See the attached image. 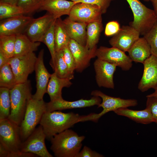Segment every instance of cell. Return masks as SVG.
I'll return each mask as SVG.
<instances>
[{
  "instance_id": "obj_1",
  "label": "cell",
  "mask_w": 157,
  "mask_h": 157,
  "mask_svg": "<svg viewBox=\"0 0 157 157\" xmlns=\"http://www.w3.org/2000/svg\"><path fill=\"white\" fill-rule=\"evenodd\" d=\"M81 117L72 112L46 111L43 114L40 124L42 127L46 138L50 139L56 134L81 122Z\"/></svg>"
},
{
  "instance_id": "obj_2",
  "label": "cell",
  "mask_w": 157,
  "mask_h": 157,
  "mask_svg": "<svg viewBox=\"0 0 157 157\" xmlns=\"http://www.w3.org/2000/svg\"><path fill=\"white\" fill-rule=\"evenodd\" d=\"M85 138L68 129L51 138L50 149L56 157H76Z\"/></svg>"
},
{
  "instance_id": "obj_3",
  "label": "cell",
  "mask_w": 157,
  "mask_h": 157,
  "mask_svg": "<svg viewBox=\"0 0 157 157\" xmlns=\"http://www.w3.org/2000/svg\"><path fill=\"white\" fill-rule=\"evenodd\" d=\"M11 110L8 119L19 126L23 120L28 100L32 97L30 81L18 83L10 90Z\"/></svg>"
},
{
  "instance_id": "obj_4",
  "label": "cell",
  "mask_w": 157,
  "mask_h": 157,
  "mask_svg": "<svg viewBox=\"0 0 157 157\" xmlns=\"http://www.w3.org/2000/svg\"><path fill=\"white\" fill-rule=\"evenodd\" d=\"M46 111V103L43 100H37L32 97L28 100L23 119L19 126L22 142L25 140L35 129Z\"/></svg>"
},
{
  "instance_id": "obj_5",
  "label": "cell",
  "mask_w": 157,
  "mask_h": 157,
  "mask_svg": "<svg viewBox=\"0 0 157 157\" xmlns=\"http://www.w3.org/2000/svg\"><path fill=\"white\" fill-rule=\"evenodd\" d=\"M133 15V20L129 25L144 35L157 22V17L154 10L147 7L139 0H126Z\"/></svg>"
},
{
  "instance_id": "obj_6",
  "label": "cell",
  "mask_w": 157,
  "mask_h": 157,
  "mask_svg": "<svg viewBox=\"0 0 157 157\" xmlns=\"http://www.w3.org/2000/svg\"><path fill=\"white\" fill-rule=\"evenodd\" d=\"M91 95L101 98L102 101L98 107H102L103 110L98 114L92 113L87 115H83L82 119V122L92 121L97 122L101 117L109 112H114L120 108L135 106L138 104V101L136 99H124L119 97H112L98 90L92 91Z\"/></svg>"
},
{
  "instance_id": "obj_7",
  "label": "cell",
  "mask_w": 157,
  "mask_h": 157,
  "mask_svg": "<svg viewBox=\"0 0 157 157\" xmlns=\"http://www.w3.org/2000/svg\"><path fill=\"white\" fill-rule=\"evenodd\" d=\"M19 126L8 118L0 120V146L10 152L21 151Z\"/></svg>"
},
{
  "instance_id": "obj_8",
  "label": "cell",
  "mask_w": 157,
  "mask_h": 157,
  "mask_svg": "<svg viewBox=\"0 0 157 157\" xmlns=\"http://www.w3.org/2000/svg\"><path fill=\"white\" fill-rule=\"evenodd\" d=\"M37 57L34 53L32 52L9 58L8 63L14 74L17 83L27 81L29 75L35 70Z\"/></svg>"
},
{
  "instance_id": "obj_9",
  "label": "cell",
  "mask_w": 157,
  "mask_h": 157,
  "mask_svg": "<svg viewBox=\"0 0 157 157\" xmlns=\"http://www.w3.org/2000/svg\"><path fill=\"white\" fill-rule=\"evenodd\" d=\"M46 135L42 126L36 128L30 135L21 144L22 152L30 153L41 157H52L49 152L45 144Z\"/></svg>"
},
{
  "instance_id": "obj_10",
  "label": "cell",
  "mask_w": 157,
  "mask_h": 157,
  "mask_svg": "<svg viewBox=\"0 0 157 157\" xmlns=\"http://www.w3.org/2000/svg\"><path fill=\"white\" fill-rule=\"evenodd\" d=\"M96 56L97 58L114 64L124 71H128L132 67V61L125 52L113 47L101 46L97 49Z\"/></svg>"
},
{
  "instance_id": "obj_11",
  "label": "cell",
  "mask_w": 157,
  "mask_h": 157,
  "mask_svg": "<svg viewBox=\"0 0 157 157\" xmlns=\"http://www.w3.org/2000/svg\"><path fill=\"white\" fill-rule=\"evenodd\" d=\"M102 12L97 5L80 3L75 4L72 8L68 17L75 22L88 24L102 20Z\"/></svg>"
},
{
  "instance_id": "obj_12",
  "label": "cell",
  "mask_w": 157,
  "mask_h": 157,
  "mask_svg": "<svg viewBox=\"0 0 157 157\" xmlns=\"http://www.w3.org/2000/svg\"><path fill=\"white\" fill-rule=\"evenodd\" d=\"M44 50L42 49L37 57L35 64L36 90L32 98L37 100H43L44 95L47 93L48 83L51 74L46 68L44 62Z\"/></svg>"
},
{
  "instance_id": "obj_13",
  "label": "cell",
  "mask_w": 157,
  "mask_h": 157,
  "mask_svg": "<svg viewBox=\"0 0 157 157\" xmlns=\"http://www.w3.org/2000/svg\"><path fill=\"white\" fill-rule=\"evenodd\" d=\"M139 32L132 26H123L119 31L109 40L112 47L125 52H128L134 43L140 38Z\"/></svg>"
},
{
  "instance_id": "obj_14",
  "label": "cell",
  "mask_w": 157,
  "mask_h": 157,
  "mask_svg": "<svg viewBox=\"0 0 157 157\" xmlns=\"http://www.w3.org/2000/svg\"><path fill=\"white\" fill-rule=\"evenodd\" d=\"M55 19L49 13L37 18H33L24 33L33 42H41L44 34Z\"/></svg>"
},
{
  "instance_id": "obj_15",
  "label": "cell",
  "mask_w": 157,
  "mask_h": 157,
  "mask_svg": "<svg viewBox=\"0 0 157 157\" xmlns=\"http://www.w3.org/2000/svg\"><path fill=\"white\" fill-rule=\"evenodd\" d=\"M94 65L98 85L114 89L113 75L117 66L98 58L94 61Z\"/></svg>"
},
{
  "instance_id": "obj_16",
  "label": "cell",
  "mask_w": 157,
  "mask_h": 157,
  "mask_svg": "<svg viewBox=\"0 0 157 157\" xmlns=\"http://www.w3.org/2000/svg\"><path fill=\"white\" fill-rule=\"evenodd\" d=\"M68 46L75 61V70L78 72H82L87 67L91 59L96 56L97 48L89 50L73 40L70 39Z\"/></svg>"
},
{
  "instance_id": "obj_17",
  "label": "cell",
  "mask_w": 157,
  "mask_h": 157,
  "mask_svg": "<svg viewBox=\"0 0 157 157\" xmlns=\"http://www.w3.org/2000/svg\"><path fill=\"white\" fill-rule=\"evenodd\" d=\"M143 64V73L138 88L143 92L157 88V58L151 55Z\"/></svg>"
},
{
  "instance_id": "obj_18",
  "label": "cell",
  "mask_w": 157,
  "mask_h": 157,
  "mask_svg": "<svg viewBox=\"0 0 157 157\" xmlns=\"http://www.w3.org/2000/svg\"><path fill=\"white\" fill-rule=\"evenodd\" d=\"M33 19L22 15L1 20L0 36L24 33Z\"/></svg>"
},
{
  "instance_id": "obj_19",
  "label": "cell",
  "mask_w": 157,
  "mask_h": 157,
  "mask_svg": "<svg viewBox=\"0 0 157 157\" xmlns=\"http://www.w3.org/2000/svg\"><path fill=\"white\" fill-rule=\"evenodd\" d=\"M101 102V98L96 96H93L89 99H81L74 101H66L62 98L46 103V111L85 108L94 105L98 106Z\"/></svg>"
},
{
  "instance_id": "obj_20",
  "label": "cell",
  "mask_w": 157,
  "mask_h": 157,
  "mask_svg": "<svg viewBox=\"0 0 157 157\" xmlns=\"http://www.w3.org/2000/svg\"><path fill=\"white\" fill-rule=\"evenodd\" d=\"M75 4L67 0H45L39 10L47 11L56 19L63 15H69Z\"/></svg>"
},
{
  "instance_id": "obj_21",
  "label": "cell",
  "mask_w": 157,
  "mask_h": 157,
  "mask_svg": "<svg viewBox=\"0 0 157 157\" xmlns=\"http://www.w3.org/2000/svg\"><path fill=\"white\" fill-rule=\"evenodd\" d=\"M63 22L70 38L85 46L88 24L73 21L68 17L63 20Z\"/></svg>"
},
{
  "instance_id": "obj_22",
  "label": "cell",
  "mask_w": 157,
  "mask_h": 157,
  "mask_svg": "<svg viewBox=\"0 0 157 157\" xmlns=\"http://www.w3.org/2000/svg\"><path fill=\"white\" fill-rule=\"evenodd\" d=\"M128 52L133 62L142 64L151 55L150 46L144 37L140 38Z\"/></svg>"
},
{
  "instance_id": "obj_23",
  "label": "cell",
  "mask_w": 157,
  "mask_h": 157,
  "mask_svg": "<svg viewBox=\"0 0 157 157\" xmlns=\"http://www.w3.org/2000/svg\"><path fill=\"white\" fill-rule=\"evenodd\" d=\"M70 80L68 78L58 77L54 72L51 74L47 91L49 96L50 101L63 98L62 89L64 87L68 88L71 85L72 83Z\"/></svg>"
},
{
  "instance_id": "obj_24",
  "label": "cell",
  "mask_w": 157,
  "mask_h": 157,
  "mask_svg": "<svg viewBox=\"0 0 157 157\" xmlns=\"http://www.w3.org/2000/svg\"><path fill=\"white\" fill-rule=\"evenodd\" d=\"M114 112L118 115L126 117L138 123L147 124L153 122L151 111L147 108L140 110H131L127 108H122Z\"/></svg>"
},
{
  "instance_id": "obj_25",
  "label": "cell",
  "mask_w": 157,
  "mask_h": 157,
  "mask_svg": "<svg viewBox=\"0 0 157 157\" xmlns=\"http://www.w3.org/2000/svg\"><path fill=\"white\" fill-rule=\"evenodd\" d=\"M40 45V42L32 41L24 33L17 34L16 35L13 57L34 52L37 50Z\"/></svg>"
},
{
  "instance_id": "obj_26",
  "label": "cell",
  "mask_w": 157,
  "mask_h": 157,
  "mask_svg": "<svg viewBox=\"0 0 157 157\" xmlns=\"http://www.w3.org/2000/svg\"><path fill=\"white\" fill-rule=\"evenodd\" d=\"M103 29L102 20L88 24L86 27V42L85 48L92 50L96 49V45Z\"/></svg>"
},
{
  "instance_id": "obj_27",
  "label": "cell",
  "mask_w": 157,
  "mask_h": 157,
  "mask_svg": "<svg viewBox=\"0 0 157 157\" xmlns=\"http://www.w3.org/2000/svg\"><path fill=\"white\" fill-rule=\"evenodd\" d=\"M55 50L58 51L68 46L71 39L60 18L56 19L54 25Z\"/></svg>"
},
{
  "instance_id": "obj_28",
  "label": "cell",
  "mask_w": 157,
  "mask_h": 157,
  "mask_svg": "<svg viewBox=\"0 0 157 157\" xmlns=\"http://www.w3.org/2000/svg\"><path fill=\"white\" fill-rule=\"evenodd\" d=\"M50 64L58 77L72 79L65 61L62 50L56 52L55 58L53 60H51Z\"/></svg>"
},
{
  "instance_id": "obj_29",
  "label": "cell",
  "mask_w": 157,
  "mask_h": 157,
  "mask_svg": "<svg viewBox=\"0 0 157 157\" xmlns=\"http://www.w3.org/2000/svg\"><path fill=\"white\" fill-rule=\"evenodd\" d=\"M17 84L11 67L8 63L0 68V87L11 89Z\"/></svg>"
},
{
  "instance_id": "obj_30",
  "label": "cell",
  "mask_w": 157,
  "mask_h": 157,
  "mask_svg": "<svg viewBox=\"0 0 157 157\" xmlns=\"http://www.w3.org/2000/svg\"><path fill=\"white\" fill-rule=\"evenodd\" d=\"M11 110L10 89L0 88V120L8 118Z\"/></svg>"
},
{
  "instance_id": "obj_31",
  "label": "cell",
  "mask_w": 157,
  "mask_h": 157,
  "mask_svg": "<svg viewBox=\"0 0 157 157\" xmlns=\"http://www.w3.org/2000/svg\"><path fill=\"white\" fill-rule=\"evenodd\" d=\"M16 35L0 36V52L8 58L14 55Z\"/></svg>"
},
{
  "instance_id": "obj_32",
  "label": "cell",
  "mask_w": 157,
  "mask_h": 157,
  "mask_svg": "<svg viewBox=\"0 0 157 157\" xmlns=\"http://www.w3.org/2000/svg\"><path fill=\"white\" fill-rule=\"evenodd\" d=\"M22 15H24L23 10L17 5L0 2L1 20Z\"/></svg>"
},
{
  "instance_id": "obj_33",
  "label": "cell",
  "mask_w": 157,
  "mask_h": 157,
  "mask_svg": "<svg viewBox=\"0 0 157 157\" xmlns=\"http://www.w3.org/2000/svg\"><path fill=\"white\" fill-rule=\"evenodd\" d=\"M56 19L53 21L44 34L41 42L44 43L47 46L51 55V60H52L54 59L56 53L54 31V25Z\"/></svg>"
},
{
  "instance_id": "obj_34",
  "label": "cell",
  "mask_w": 157,
  "mask_h": 157,
  "mask_svg": "<svg viewBox=\"0 0 157 157\" xmlns=\"http://www.w3.org/2000/svg\"><path fill=\"white\" fill-rule=\"evenodd\" d=\"M45 0H18L17 5L22 9L24 14H29L39 10Z\"/></svg>"
},
{
  "instance_id": "obj_35",
  "label": "cell",
  "mask_w": 157,
  "mask_h": 157,
  "mask_svg": "<svg viewBox=\"0 0 157 157\" xmlns=\"http://www.w3.org/2000/svg\"><path fill=\"white\" fill-rule=\"evenodd\" d=\"M143 36L150 46L151 55L157 58V22Z\"/></svg>"
},
{
  "instance_id": "obj_36",
  "label": "cell",
  "mask_w": 157,
  "mask_h": 157,
  "mask_svg": "<svg viewBox=\"0 0 157 157\" xmlns=\"http://www.w3.org/2000/svg\"><path fill=\"white\" fill-rule=\"evenodd\" d=\"M65 61L67 65L69 74L72 79L76 70V64L74 58L68 46L62 49Z\"/></svg>"
},
{
  "instance_id": "obj_37",
  "label": "cell",
  "mask_w": 157,
  "mask_h": 157,
  "mask_svg": "<svg viewBox=\"0 0 157 157\" xmlns=\"http://www.w3.org/2000/svg\"><path fill=\"white\" fill-rule=\"evenodd\" d=\"M114 0H79L76 3H85L97 5L100 9L102 14L107 11L112 1Z\"/></svg>"
},
{
  "instance_id": "obj_38",
  "label": "cell",
  "mask_w": 157,
  "mask_h": 157,
  "mask_svg": "<svg viewBox=\"0 0 157 157\" xmlns=\"http://www.w3.org/2000/svg\"><path fill=\"white\" fill-rule=\"evenodd\" d=\"M146 97V108L150 110L153 122L157 124V98L150 97Z\"/></svg>"
},
{
  "instance_id": "obj_39",
  "label": "cell",
  "mask_w": 157,
  "mask_h": 157,
  "mask_svg": "<svg viewBox=\"0 0 157 157\" xmlns=\"http://www.w3.org/2000/svg\"><path fill=\"white\" fill-rule=\"evenodd\" d=\"M37 156L33 154L23 152L21 151L14 152H9L0 146V157H32Z\"/></svg>"
},
{
  "instance_id": "obj_40",
  "label": "cell",
  "mask_w": 157,
  "mask_h": 157,
  "mask_svg": "<svg viewBox=\"0 0 157 157\" xmlns=\"http://www.w3.org/2000/svg\"><path fill=\"white\" fill-rule=\"evenodd\" d=\"M120 28L119 24L117 21H113L109 22L106 25L105 34L107 36L114 35L119 31Z\"/></svg>"
},
{
  "instance_id": "obj_41",
  "label": "cell",
  "mask_w": 157,
  "mask_h": 157,
  "mask_svg": "<svg viewBox=\"0 0 157 157\" xmlns=\"http://www.w3.org/2000/svg\"><path fill=\"white\" fill-rule=\"evenodd\" d=\"M103 156L98 153L92 150L88 147L84 146L80 151L76 157H102Z\"/></svg>"
},
{
  "instance_id": "obj_42",
  "label": "cell",
  "mask_w": 157,
  "mask_h": 157,
  "mask_svg": "<svg viewBox=\"0 0 157 157\" xmlns=\"http://www.w3.org/2000/svg\"><path fill=\"white\" fill-rule=\"evenodd\" d=\"M9 58L5 56L1 53L0 52V68L8 63Z\"/></svg>"
},
{
  "instance_id": "obj_43",
  "label": "cell",
  "mask_w": 157,
  "mask_h": 157,
  "mask_svg": "<svg viewBox=\"0 0 157 157\" xmlns=\"http://www.w3.org/2000/svg\"><path fill=\"white\" fill-rule=\"evenodd\" d=\"M154 7V10L157 17V0H150Z\"/></svg>"
},
{
  "instance_id": "obj_44",
  "label": "cell",
  "mask_w": 157,
  "mask_h": 157,
  "mask_svg": "<svg viewBox=\"0 0 157 157\" xmlns=\"http://www.w3.org/2000/svg\"><path fill=\"white\" fill-rule=\"evenodd\" d=\"M18 1V0H0V2L8 3L14 5H17Z\"/></svg>"
},
{
  "instance_id": "obj_45",
  "label": "cell",
  "mask_w": 157,
  "mask_h": 157,
  "mask_svg": "<svg viewBox=\"0 0 157 157\" xmlns=\"http://www.w3.org/2000/svg\"><path fill=\"white\" fill-rule=\"evenodd\" d=\"M154 90V92L150 94H148L146 96L147 97H154L157 98V88Z\"/></svg>"
},
{
  "instance_id": "obj_46",
  "label": "cell",
  "mask_w": 157,
  "mask_h": 157,
  "mask_svg": "<svg viewBox=\"0 0 157 157\" xmlns=\"http://www.w3.org/2000/svg\"><path fill=\"white\" fill-rule=\"evenodd\" d=\"M69 0L72 1H73V2H74L76 4V2L78 1L79 0Z\"/></svg>"
},
{
  "instance_id": "obj_47",
  "label": "cell",
  "mask_w": 157,
  "mask_h": 157,
  "mask_svg": "<svg viewBox=\"0 0 157 157\" xmlns=\"http://www.w3.org/2000/svg\"><path fill=\"white\" fill-rule=\"evenodd\" d=\"M145 1H150V0H143Z\"/></svg>"
}]
</instances>
